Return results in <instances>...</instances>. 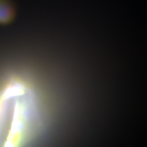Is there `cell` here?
<instances>
[{"instance_id": "1", "label": "cell", "mask_w": 147, "mask_h": 147, "mask_svg": "<svg viewBox=\"0 0 147 147\" xmlns=\"http://www.w3.org/2000/svg\"><path fill=\"white\" fill-rule=\"evenodd\" d=\"M14 11L11 5L3 1H0V24H7L14 18Z\"/></svg>"}]
</instances>
